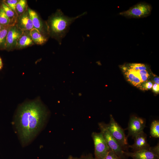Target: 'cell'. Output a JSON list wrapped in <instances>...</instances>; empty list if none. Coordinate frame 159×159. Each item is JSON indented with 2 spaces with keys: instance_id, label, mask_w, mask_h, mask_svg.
Listing matches in <instances>:
<instances>
[{
  "instance_id": "obj_15",
  "label": "cell",
  "mask_w": 159,
  "mask_h": 159,
  "mask_svg": "<svg viewBox=\"0 0 159 159\" xmlns=\"http://www.w3.org/2000/svg\"><path fill=\"white\" fill-rule=\"evenodd\" d=\"M30 34L34 44L42 45L45 44L48 38L42 34L36 29L33 28L30 31Z\"/></svg>"
},
{
  "instance_id": "obj_6",
  "label": "cell",
  "mask_w": 159,
  "mask_h": 159,
  "mask_svg": "<svg viewBox=\"0 0 159 159\" xmlns=\"http://www.w3.org/2000/svg\"><path fill=\"white\" fill-rule=\"evenodd\" d=\"M94 146L96 159H105L110 150L102 133L93 132L91 134Z\"/></svg>"
},
{
  "instance_id": "obj_9",
  "label": "cell",
  "mask_w": 159,
  "mask_h": 159,
  "mask_svg": "<svg viewBox=\"0 0 159 159\" xmlns=\"http://www.w3.org/2000/svg\"><path fill=\"white\" fill-rule=\"evenodd\" d=\"M28 10L32 22L33 28L36 29L42 34L49 38V37L46 21L43 20L34 10L28 7Z\"/></svg>"
},
{
  "instance_id": "obj_27",
  "label": "cell",
  "mask_w": 159,
  "mask_h": 159,
  "mask_svg": "<svg viewBox=\"0 0 159 159\" xmlns=\"http://www.w3.org/2000/svg\"><path fill=\"white\" fill-rule=\"evenodd\" d=\"M79 159H96L93 157L92 154L89 153L86 155H82Z\"/></svg>"
},
{
  "instance_id": "obj_3",
  "label": "cell",
  "mask_w": 159,
  "mask_h": 159,
  "mask_svg": "<svg viewBox=\"0 0 159 159\" xmlns=\"http://www.w3.org/2000/svg\"><path fill=\"white\" fill-rule=\"evenodd\" d=\"M152 7L145 2L138 3L119 14L127 18H140L146 17L151 14Z\"/></svg>"
},
{
  "instance_id": "obj_32",
  "label": "cell",
  "mask_w": 159,
  "mask_h": 159,
  "mask_svg": "<svg viewBox=\"0 0 159 159\" xmlns=\"http://www.w3.org/2000/svg\"><path fill=\"white\" fill-rule=\"evenodd\" d=\"M7 26H4L0 24V30H2Z\"/></svg>"
},
{
  "instance_id": "obj_30",
  "label": "cell",
  "mask_w": 159,
  "mask_h": 159,
  "mask_svg": "<svg viewBox=\"0 0 159 159\" xmlns=\"http://www.w3.org/2000/svg\"><path fill=\"white\" fill-rule=\"evenodd\" d=\"M3 67V64L2 59L0 57V71L1 70Z\"/></svg>"
},
{
  "instance_id": "obj_21",
  "label": "cell",
  "mask_w": 159,
  "mask_h": 159,
  "mask_svg": "<svg viewBox=\"0 0 159 159\" xmlns=\"http://www.w3.org/2000/svg\"><path fill=\"white\" fill-rule=\"evenodd\" d=\"M150 134L154 138L159 137V121L158 120H153L151 123L150 127Z\"/></svg>"
},
{
  "instance_id": "obj_1",
  "label": "cell",
  "mask_w": 159,
  "mask_h": 159,
  "mask_svg": "<svg viewBox=\"0 0 159 159\" xmlns=\"http://www.w3.org/2000/svg\"><path fill=\"white\" fill-rule=\"evenodd\" d=\"M49 115L48 109L39 98L26 102L19 106L14 123L23 146L30 143L41 131Z\"/></svg>"
},
{
  "instance_id": "obj_11",
  "label": "cell",
  "mask_w": 159,
  "mask_h": 159,
  "mask_svg": "<svg viewBox=\"0 0 159 159\" xmlns=\"http://www.w3.org/2000/svg\"><path fill=\"white\" fill-rule=\"evenodd\" d=\"M150 147L148 149L135 152L124 151V153L127 157H131L133 159H159V156L153 153L150 150Z\"/></svg>"
},
{
  "instance_id": "obj_22",
  "label": "cell",
  "mask_w": 159,
  "mask_h": 159,
  "mask_svg": "<svg viewBox=\"0 0 159 159\" xmlns=\"http://www.w3.org/2000/svg\"><path fill=\"white\" fill-rule=\"evenodd\" d=\"M0 24L4 25H11L9 18L0 6Z\"/></svg>"
},
{
  "instance_id": "obj_7",
  "label": "cell",
  "mask_w": 159,
  "mask_h": 159,
  "mask_svg": "<svg viewBox=\"0 0 159 159\" xmlns=\"http://www.w3.org/2000/svg\"><path fill=\"white\" fill-rule=\"evenodd\" d=\"M146 122L144 119L135 116H131L130 119L127 129L128 136L134 138L141 132L146 127Z\"/></svg>"
},
{
  "instance_id": "obj_8",
  "label": "cell",
  "mask_w": 159,
  "mask_h": 159,
  "mask_svg": "<svg viewBox=\"0 0 159 159\" xmlns=\"http://www.w3.org/2000/svg\"><path fill=\"white\" fill-rule=\"evenodd\" d=\"M23 32V31L16 24L11 26L7 36L6 50L12 51L16 49L18 41Z\"/></svg>"
},
{
  "instance_id": "obj_23",
  "label": "cell",
  "mask_w": 159,
  "mask_h": 159,
  "mask_svg": "<svg viewBox=\"0 0 159 159\" xmlns=\"http://www.w3.org/2000/svg\"><path fill=\"white\" fill-rule=\"evenodd\" d=\"M19 1V0H3V1L17 14L16 11V7Z\"/></svg>"
},
{
  "instance_id": "obj_13",
  "label": "cell",
  "mask_w": 159,
  "mask_h": 159,
  "mask_svg": "<svg viewBox=\"0 0 159 159\" xmlns=\"http://www.w3.org/2000/svg\"><path fill=\"white\" fill-rule=\"evenodd\" d=\"M121 67L127 81L133 86L140 88L143 83L135 73L125 65Z\"/></svg>"
},
{
  "instance_id": "obj_26",
  "label": "cell",
  "mask_w": 159,
  "mask_h": 159,
  "mask_svg": "<svg viewBox=\"0 0 159 159\" xmlns=\"http://www.w3.org/2000/svg\"><path fill=\"white\" fill-rule=\"evenodd\" d=\"M150 149L155 154L159 156V144L158 142L156 146L153 147H150Z\"/></svg>"
},
{
  "instance_id": "obj_5",
  "label": "cell",
  "mask_w": 159,
  "mask_h": 159,
  "mask_svg": "<svg viewBox=\"0 0 159 159\" xmlns=\"http://www.w3.org/2000/svg\"><path fill=\"white\" fill-rule=\"evenodd\" d=\"M98 125L100 132L102 135L110 148L120 159H127V157L124 153V151L108 130L107 124L102 122H99Z\"/></svg>"
},
{
  "instance_id": "obj_29",
  "label": "cell",
  "mask_w": 159,
  "mask_h": 159,
  "mask_svg": "<svg viewBox=\"0 0 159 159\" xmlns=\"http://www.w3.org/2000/svg\"><path fill=\"white\" fill-rule=\"evenodd\" d=\"M153 77H151V79L153 82L154 83L159 85V77L156 76H154L153 74Z\"/></svg>"
},
{
  "instance_id": "obj_12",
  "label": "cell",
  "mask_w": 159,
  "mask_h": 159,
  "mask_svg": "<svg viewBox=\"0 0 159 159\" xmlns=\"http://www.w3.org/2000/svg\"><path fill=\"white\" fill-rule=\"evenodd\" d=\"M147 137L146 134L143 131L141 132L135 136L134 143L128 145V148H131L133 152L149 148L150 146L148 143Z\"/></svg>"
},
{
  "instance_id": "obj_24",
  "label": "cell",
  "mask_w": 159,
  "mask_h": 159,
  "mask_svg": "<svg viewBox=\"0 0 159 159\" xmlns=\"http://www.w3.org/2000/svg\"><path fill=\"white\" fill-rule=\"evenodd\" d=\"M153 85L151 81L148 80L143 83L139 88L143 90H149L152 88Z\"/></svg>"
},
{
  "instance_id": "obj_28",
  "label": "cell",
  "mask_w": 159,
  "mask_h": 159,
  "mask_svg": "<svg viewBox=\"0 0 159 159\" xmlns=\"http://www.w3.org/2000/svg\"><path fill=\"white\" fill-rule=\"evenodd\" d=\"M153 90L154 92L156 93H159V85L156 83H154L152 87Z\"/></svg>"
},
{
  "instance_id": "obj_17",
  "label": "cell",
  "mask_w": 159,
  "mask_h": 159,
  "mask_svg": "<svg viewBox=\"0 0 159 159\" xmlns=\"http://www.w3.org/2000/svg\"><path fill=\"white\" fill-rule=\"evenodd\" d=\"M11 25H8L3 29L0 32V50H6L7 36Z\"/></svg>"
},
{
  "instance_id": "obj_19",
  "label": "cell",
  "mask_w": 159,
  "mask_h": 159,
  "mask_svg": "<svg viewBox=\"0 0 159 159\" xmlns=\"http://www.w3.org/2000/svg\"><path fill=\"white\" fill-rule=\"evenodd\" d=\"M125 65L128 68L135 71L150 70L147 65L143 63H129Z\"/></svg>"
},
{
  "instance_id": "obj_31",
  "label": "cell",
  "mask_w": 159,
  "mask_h": 159,
  "mask_svg": "<svg viewBox=\"0 0 159 159\" xmlns=\"http://www.w3.org/2000/svg\"><path fill=\"white\" fill-rule=\"evenodd\" d=\"M67 159H79V158L75 157L70 155L68 157Z\"/></svg>"
},
{
  "instance_id": "obj_16",
  "label": "cell",
  "mask_w": 159,
  "mask_h": 159,
  "mask_svg": "<svg viewBox=\"0 0 159 159\" xmlns=\"http://www.w3.org/2000/svg\"><path fill=\"white\" fill-rule=\"evenodd\" d=\"M0 6L10 19L11 25L15 24L17 17V14L3 1L0 2Z\"/></svg>"
},
{
  "instance_id": "obj_20",
  "label": "cell",
  "mask_w": 159,
  "mask_h": 159,
  "mask_svg": "<svg viewBox=\"0 0 159 159\" xmlns=\"http://www.w3.org/2000/svg\"><path fill=\"white\" fill-rule=\"evenodd\" d=\"M28 7L26 0H19L16 7V11L17 16L22 14Z\"/></svg>"
},
{
  "instance_id": "obj_10",
  "label": "cell",
  "mask_w": 159,
  "mask_h": 159,
  "mask_svg": "<svg viewBox=\"0 0 159 159\" xmlns=\"http://www.w3.org/2000/svg\"><path fill=\"white\" fill-rule=\"evenodd\" d=\"M15 24L23 31H30L33 28L28 8L22 14L17 16Z\"/></svg>"
},
{
  "instance_id": "obj_18",
  "label": "cell",
  "mask_w": 159,
  "mask_h": 159,
  "mask_svg": "<svg viewBox=\"0 0 159 159\" xmlns=\"http://www.w3.org/2000/svg\"><path fill=\"white\" fill-rule=\"evenodd\" d=\"M132 70L139 77L142 83L149 80V79L151 78L153 74H151L150 70L139 71Z\"/></svg>"
},
{
  "instance_id": "obj_14",
  "label": "cell",
  "mask_w": 159,
  "mask_h": 159,
  "mask_svg": "<svg viewBox=\"0 0 159 159\" xmlns=\"http://www.w3.org/2000/svg\"><path fill=\"white\" fill-rule=\"evenodd\" d=\"M30 31H23V33L18 41L16 49H21L34 44L31 36Z\"/></svg>"
},
{
  "instance_id": "obj_4",
  "label": "cell",
  "mask_w": 159,
  "mask_h": 159,
  "mask_svg": "<svg viewBox=\"0 0 159 159\" xmlns=\"http://www.w3.org/2000/svg\"><path fill=\"white\" fill-rule=\"evenodd\" d=\"M108 130L124 151L128 148L127 137L124 130L115 120L112 115H110L109 123L107 124Z\"/></svg>"
},
{
  "instance_id": "obj_2",
  "label": "cell",
  "mask_w": 159,
  "mask_h": 159,
  "mask_svg": "<svg viewBox=\"0 0 159 159\" xmlns=\"http://www.w3.org/2000/svg\"><path fill=\"white\" fill-rule=\"evenodd\" d=\"M86 13L71 17L65 15L61 10L57 9L46 21L49 37L55 39L61 44L62 39L68 32L71 24Z\"/></svg>"
},
{
  "instance_id": "obj_25",
  "label": "cell",
  "mask_w": 159,
  "mask_h": 159,
  "mask_svg": "<svg viewBox=\"0 0 159 159\" xmlns=\"http://www.w3.org/2000/svg\"><path fill=\"white\" fill-rule=\"evenodd\" d=\"M105 159H120L111 149Z\"/></svg>"
}]
</instances>
